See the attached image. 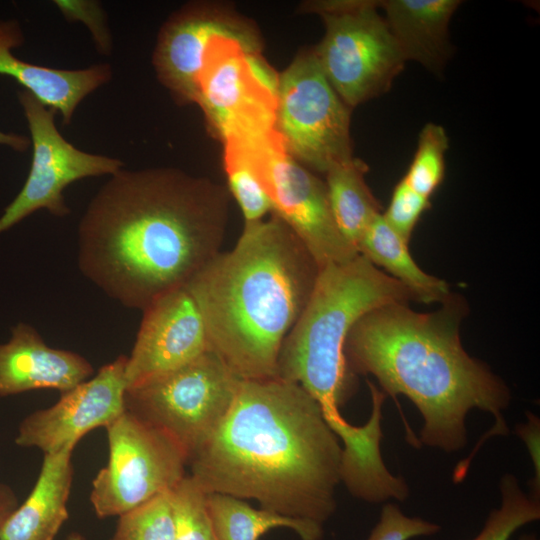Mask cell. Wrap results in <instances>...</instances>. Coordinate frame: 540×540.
I'll use <instances>...</instances> for the list:
<instances>
[{
    "mask_svg": "<svg viewBox=\"0 0 540 540\" xmlns=\"http://www.w3.org/2000/svg\"><path fill=\"white\" fill-rule=\"evenodd\" d=\"M408 244L381 213L367 227L357 251L410 289L417 301L425 304L444 303L451 297L448 284L424 272L412 258Z\"/></svg>",
    "mask_w": 540,
    "mask_h": 540,
    "instance_id": "obj_21",
    "label": "cell"
},
{
    "mask_svg": "<svg viewBox=\"0 0 540 540\" xmlns=\"http://www.w3.org/2000/svg\"><path fill=\"white\" fill-rule=\"evenodd\" d=\"M94 375L78 353L48 346L35 328L18 323L0 344V397L39 389L64 393Z\"/></svg>",
    "mask_w": 540,
    "mask_h": 540,
    "instance_id": "obj_16",
    "label": "cell"
},
{
    "mask_svg": "<svg viewBox=\"0 0 540 540\" xmlns=\"http://www.w3.org/2000/svg\"><path fill=\"white\" fill-rule=\"evenodd\" d=\"M342 447L317 401L280 378L241 380L212 436L190 457L206 492L323 525L336 510Z\"/></svg>",
    "mask_w": 540,
    "mask_h": 540,
    "instance_id": "obj_2",
    "label": "cell"
},
{
    "mask_svg": "<svg viewBox=\"0 0 540 540\" xmlns=\"http://www.w3.org/2000/svg\"><path fill=\"white\" fill-rule=\"evenodd\" d=\"M465 311L464 301L453 295L431 313L402 303L383 305L352 326L344 345L350 371L373 375L386 395L410 399L423 419L419 440L448 453L466 447L472 409L495 418L487 437L509 433L503 411L510 390L463 348L459 327Z\"/></svg>",
    "mask_w": 540,
    "mask_h": 540,
    "instance_id": "obj_3",
    "label": "cell"
},
{
    "mask_svg": "<svg viewBox=\"0 0 540 540\" xmlns=\"http://www.w3.org/2000/svg\"><path fill=\"white\" fill-rule=\"evenodd\" d=\"M518 540H539L535 534H524Z\"/></svg>",
    "mask_w": 540,
    "mask_h": 540,
    "instance_id": "obj_35",
    "label": "cell"
},
{
    "mask_svg": "<svg viewBox=\"0 0 540 540\" xmlns=\"http://www.w3.org/2000/svg\"><path fill=\"white\" fill-rule=\"evenodd\" d=\"M305 11L319 14L325 35L313 50L327 80L349 107L387 92L406 62L378 1H317Z\"/></svg>",
    "mask_w": 540,
    "mask_h": 540,
    "instance_id": "obj_6",
    "label": "cell"
},
{
    "mask_svg": "<svg viewBox=\"0 0 540 540\" xmlns=\"http://www.w3.org/2000/svg\"><path fill=\"white\" fill-rule=\"evenodd\" d=\"M120 355L88 380L61 393L52 406L34 411L19 424L15 444L43 454L74 449L88 432L107 427L125 411V367Z\"/></svg>",
    "mask_w": 540,
    "mask_h": 540,
    "instance_id": "obj_13",
    "label": "cell"
},
{
    "mask_svg": "<svg viewBox=\"0 0 540 540\" xmlns=\"http://www.w3.org/2000/svg\"><path fill=\"white\" fill-rule=\"evenodd\" d=\"M320 267L277 216L245 222L185 286L202 314L209 350L241 380L277 377L287 334L303 312Z\"/></svg>",
    "mask_w": 540,
    "mask_h": 540,
    "instance_id": "obj_4",
    "label": "cell"
},
{
    "mask_svg": "<svg viewBox=\"0 0 540 540\" xmlns=\"http://www.w3.org/2000/svg\"><path fill=\"white\" fill-rule=\"evenodd\" d=\"M417 301L410 289L358 254L320 268L310 298L284 339L277 377L302 386L338 435L348 422L340 413L357 390L344 345L352 326L369 311Z\"/></svg>",
    "mask_w": 540,
    "mask_h": 540,
    "instance_id": "obj_5",
    "label": "cell"
},
{
    "mask_svg": "<svg viewBox=\"0 0 540 540\" xmlns=\"http://www.w3.org/2000/svg\"><path fill=\"white\" fill-rule=\"evenodd\" d=\"M440 530V525L420 517L406 516L397 505L386 503L367 540H410L432 536Z\"/></svg>",
    "mask_w": 540,
    "mask_h": 540,
    "instance_id": "obj_30",
    "label": "cell"
},
{
    "mask_svg": "<svg viewBox=\"0 0 540 540\" xmlns=\"http://www.w3.org/2000/svg\"><path fill=\"white\" fill-rule=\"evenodd\" d=\"M206 502L216 540H258L280 527L295 531L301 540H320L323 536L321 524L256 509L230 495L206 493Z\"/></svg>",
    "mask_w": 540,
    "mask_h": 540,
    "instance_id": "obj_22",
    "label": "cell"
},
{
    "mask_svg": "<svg viewBox=\"0 0 540 540\" xmlns=\"http://www.w3.org/2000/svg\"><path fill=\"white\" fill-rule=\"evenodd\" d=\"M449 139L445 129L428 123L421 130L413 160L403 179L418 194L430 199L445 175Z\"/></svg>",
    "mask_w": 540,
    "mask_h": 540,
    "instance_id": "obj_26",
    "label": "cell"
},
{
    "mask_svg": "<svg viewBox=\"0 0 540 540\" xmlns=\"http://www.w3.org/2000/svg\"><path fill=\"white\" fill-rule=\"evenodd\" d=\"M225 36L260 52L253 28L229 12L201 5L187 6L163 26L154 52L158 79L180 103L196 102V81L209 41Z\"/></svg>",
    "mask_w": 540,
    "mask_h": 540,
    "instance_id": "obj_15",
    "label": "cell"
},
{
    "mask_svg": "<svg viewBox=\"0 0 540 540\" xmlns=\"http://www.w3.org/2000/svg\"><path fill=\"white\" fill-rule=\"evenodd\" d=\"M429 207V199L415 192L402 178L395 186L389 205L382 216L405 241L409 242L419 219Z\"/></svg>",
    "mask_w": 540,
    "mask_h": 540,
    "instance_id": "obj_29",
    "label": "cell"
},
{
    "mask_svg": "<svg viewBox=\"0 0 540 540\" xmlns=\"http://www.w3.org/2000/svg\"><path fill=\"white\" fill-rule=\"evenodd\" d=\"M23 42L18 21L0 20V74L15 79L45 106L59 112L65 125L70 123L79 103L111 79L108 64L67 70L24 61L12 52Z\"/></svg>",
    "mask_w": 540,
    "mask_h": 540,
    "instance_id": "obj_17",
    "label": "cell"
},
{
    "mask_svg": "<svg viewBox=\"0 0 540 540\" xmlns=\"http://www.w3.org/2000/svg\"><path fill=\"white\" fill-rule=\"evenodd\" d=\"M18 99L30 132L32 161L22 189L0 216V234L40 209L66 216L70 210L63 191L68 185L87 177L111 176L124 166L117 158L73 146L56 127V111L30 92L19 91Z\"/></svg>",
    "mask_w": 540,
    "mask_h": 540,
    "instance_id": "obj_12",
    "label": "cell"
},
{
    "mask_svg": "<svg viewBox=\"0 0 540 540\" xmlns=\"http://www.w3.org/2000/svg\"><path fill=\"white\" fill-rule=\"evenodd\" d=\"M460 4L458 0L378 1L406 61L419 62L437 75L452 53L449 23Z\"/></svg>",
    "mask_w": 540,
    "mask_h": 540,
    "instance_id": "obj_18",
    "label": "cell"
},
{
    "mask_svg": "<svg viewBox=\"0 0 540 540\" xmlns=\"http://www.w3.org/2000/svg\"><path fill=\"white\" fill-rule=\"evenodd\" d=\"M238 141L271 201L272 214L294 232L320 268L345 263L359 254L336 225L325 183L287 152L276 129Z\"/></svg>",
    "mask_w": 540,
    "mask_h": 540,
    "instance_id": "obj_11",
    "label": "cell"
},
{
    "mask_svg": "<svg viewBox=\"0 0 540 540\" xmlns=\"http://www.w3.org/2000/svg\"><path fill=\"white\" fill-rule=\"evenodd\" d=\"M19 506L14 490L0 482V529Z\"/></svg>",
    "mask_w": 540,
    "mask_h": 540,
    "instance_id": "obj_32",
    "label": "cell"
},
{
    "mask_svg": "<svg viewBox=\"0 0 540 540\" xmlns=\"http://www.w3.org/2000/svg\"><path fill=\"white\" fill-rule=\"evenodd\" d=\"M109 456L92 481L99 518L120 516L170 491L186 475L188 457L167 434L125 410L107 427Z\"/></svg>",
    "mask_w": 540,
    "mask_h": 540,
    "instance_id": "obj_9",
    "label": "cell"
},
{
    "mask_svg": "<svg viewBox=\"0 0 540 540\" xmlns=\"http://www.w3.org/2000/svg\"><path fill=\"white\" fill-rule=\"evenodd\" d=\"M367 170L363 161L352 157L326 172L325 185L334 220L356 250L369 224L381 214V206L365 182Z\"/></svg>",
    "mask_w": 540,
    "mask_h": 540,
    "instance_id": "obj_23",
    "label": "cell"
},
{
    "mask_svg": "<svg viewBox=\"0 0 540 540\" xmlns=\"http://www.w3.org/2000/svg\"><path fill=\"white\" fill-rule=\"evenodd\" d=\"M196 87L195 103L223 142L275 130L278 76L260 52L240 41L225 36L209 41Z\"/></svg>",
    "mask_w": 540,
    "mask_h": 540,
    "instance_id": "obj_8",
    "label": "cell"
},
{
    "mask_svg": "<svg viewBox=\"0 0 540 540\" xmlns=\"http://www.w3.org/2000/svg\"><path fill=\"white\" fill-rule=\"evenodd\" d=\"M170 501L174 540H216L206 492L190 474L170 490Z\"/></svg>",
    "mask_w": 540,
    "mask_h": 540,
    "instance_id": "obj_27",
    "label": "cell"
},
{
    "mask_svg": "<svg viewBox=\"0 0 540 540\" xmlns=\"http://www.w3.org/2000/svg\"><path fill=\"white\" fill-rule=\"evenodd\" d=\"M109 540H174L170 491L118 516Z\"/></svg>",
    "mask_w": 540,
    "mask_h": 540,
    "instance_id": "obj_28",
    "label": "cell"
},
{
    "mask_svg": "<svg viewBox=\"0 0 540 540\" xmlns=\"http://www.w3.org/2000/svg\"><path fill=\"white\" fill-rule=\"evenodd\" d=\"M526 422L517 424L515 433L524 442L534 469L531 481L532 496L540 498V420L532 412L526 413Z\"/></svg>",
    "mask_w": 540,
    "mask_h": 540,
    "instance_id": "obj_31",
    "label": "cell"
},
{
    "mask_svg": "<svg viewBox=\"0 0 540 540\" xmlns=\"http://www.w3.org/2000/svg\"><path fill=\"white\" fill-rule=\"evenodd\" d=\"M207 350V331L195 299L186 287L170 291L143 310L127 356L126 388L179 368Z\"/></svg>",
    "mask_w": 540,
    "mask_h": 540,
    "instance_id": "obj_14",
    "label": "cell"
},
{
    "mask_svg": "<svg viewBox=\"0 0 540 540\" xmlns=\"http://www.w3.org/2000/svg\"><path fill=\"white\" fill-rule=\"evenodd\" d=\"M0 145H6L17 152H24L31 146L30 138L0 130Z\"/></svg>",
    "mask_w": 540,
    "mask_h": 540,
    "instance_id": "obj_33",
    "label": "cell"
},
{
    "mask_svg": "<svg viewBox=\"0 0 540 540\" xmlns=\"http://www.w3.org/2000/svg\"><path fill=\"white\" fill-rule=\"evenodd\" d=\"M73 450L44 454L32 491L0 529V540H54L69 517Z\"/></svg>",
    "mask_w": 540,
    "mask_h": 540,
    "instance_id": "obj_19",
    "label": "cell"
},
{
    "mask_svg": "<svg viewBox=\"0 0 540 540\" xmlns=\"http://www.w3.org/2000/svg\"><path fill=\"white\" fill-rule=\"evenodd\" d=\"M499 489L500 507L489 513L472 540H509L519 528L540 519V500L526 494L515 475L504 474Z\"/></svg>",
    "mask_w": 540,
    "mask_h": 540,
    "instance_id": "obj_25",
    "label": "cell"
},
{
    "mask_svg": "<svg viewBox=\"0 0 540 540\" xmlns=\"http://www.w3.org/2000/svg\"><path fill=\"white\" fill-rule=\"evenodd\" d=\"M275 129L295 160L321 173L353 157L350 108L313 50L297 55L278 76Z\"/></svg>",
    "mask_w": 540,
    "mask_h": 540,
    "instance_id": "obj_10",
    "label": "cell"
},
{
    "mask_svg": "<svg viewBox=\"0 0 540 540\" xmlns=\"http://www.w3.org/2000/svg\"><path fill=\"white\" fill-rule=\"evenodd\" d=\"M372 398V412L367 421L371 426L369 439L358 449L344 451L340 479L348 491L368 503L378 504L389 499L404 501L409 497L408 484L393 475L385 466L380 453L382 405L386 394L367 381Z\"/></svg>",
    "mask_w": 540,
    "mask_h": 540,
    "instance_id": "obj_20",
    "label": "cell"
},
{
    "mask_svg": "<svg viewBox=\"0 0 540 540\" xmlns=\"http://www.w3.org/2000/svg\"><path fill=\"white\" fill-rule=\"evenodd\" d=\"M240 382L207 350L179 368L126 388L125 410L171 437L189 461L227 415Z\"/></svg>",
    "mask_w": 540,
    "mask_h": 540,
    "instance_id": "obj_7",
    "label": "cell"
},
{
    "mask_svg": "<svg viewBox=\"0 0 540 540\" xmlns=\"http://www.w3.org/2000/svg\"><path fill=\"white\" fill-rule=\"evenodd\" d=\"M223 161L229 190L240 206L245 222L259 221L268 212L272 213L271 201L245 147L234 139L224 141Z\"/></svg>",
    "mask_w": 540,
    "mask_h": 540,
    "instance_id": "obj_24",
    "label": "cell"
},
{
    "mask_svg": "<svg viewBox=\"0 0 540 540\" xmlns=\"http://www.w3.org/2000/svg\"><path fill=\"white\" fill-rule=\"evenodd\" d=\"M64 540H86V538L79 532H72Z\"/></svg>",
    "mask_w": 540,
    "mask_h": 540,
    "instance_id": "obj_34",
    "label": "cell"
},
{
    "mask_svg": "<svg viewBox=\"0 0 540 540\" xmlns=\"http://www.w3.org/2000/svg\"><path fill=\"white\" fill-rule=\"evenodd\" d=\"M228 193L172 168L120 169L78 226V267L107 296L144 310L187 283L220 251Z\"/></svg>",
    "mask_w": 540,
    "mask_h": 540,
    "instance_id": "obj_1",
    "label": "cell"
}]
</instances>
